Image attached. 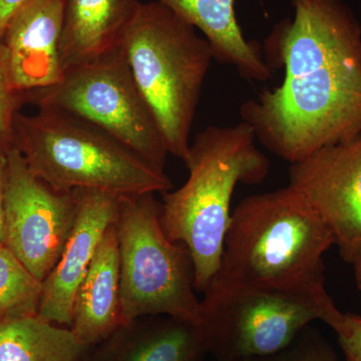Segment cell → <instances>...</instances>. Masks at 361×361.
<instances>
[{
    "instance_id": "cell-1",
    "label": "cell",
    "mask_w": 361,
    "mask_h": 361,
    "mask_svg": "<svg viewBox=\"0 0 361 361\" xmlns=\"http://www.w3.org/2000/svg\"><path fill=\"white\" fill-rule=\"evenodd\" d=\"M266 51L283 82L242 104L240 115L273 154L295 164L361 130V25L344 0H292Z\"/></svg>"
},
{
    "instance_id": "cell-2",
    "label": "cell",
    "mask_w": 361,
    "mask_h": 361,
    "mask_svg": "<svg viewBox=\"0 0 361 361\" xmlns=\"http://www.w3.org/2000/svg\"><path fill=\"white\" fill-rule=\"evenodd\" d=\"M255 140L245 122L209 126L190 144L184 161L189 171L186 183L161 193L164 231L187 247L193 261L195 289L202 293L220 269L235 188L239 183L261 184L269 172V161Z\"/></svg>"
},
{
    "instance_id": "cell-3",
    "label": "cell",
    "mask_w": 361,
    "mask_h": 361,
    "mask_svg": "<svg viewBox=\"0 0 361 361\" xmlns=\"http://www.w3.org/2000/svg\"><path fill=\"white\" fill-rule=\"evenodd\" d=\"M334 245L329 228L288 185L237 205L215 277L245 286L312 290L324 286L323 256Z\"/></svg>"
},
{
    "instance_id": "cell-4",
    "label": "cell",
    "mask_w": 361,
    "mask_h": 361,
    "mask_svg": "<svg viewBox=\"0 0 361 361\" xmlns=\"http://www.w3.org/2000/svg\"><path fill=\"white\" fill-rule=\"evenodd\" d=\"M13 146L33 174L59 192L94 190L116 197L165 193L173 183L164 171L80 116L39 108L13 122Z\"/></svg>"
},
{
    "instance_id": "cell-5",
    "label": "cell",
    "mask_w": 361,
    "mask_h": 361,
    "mask_svg": "<svg viewBox=\"0 0 361 361\" xmlns=\"http://www.w3.org/2000/svg\"><path fill=\"white\" fill-rule=\"evenodd\" d=\"M137 89L168 154L186 160L212 45L159 0L140 4L122 44Z\"/></svg>"
},
{
    "instance_id": "cell-6",
    "label": "cell",
    "mask_w": 361,
    "mask_h": 361,
    "mask_svg": "<svg viewBox=\"0 0 361 361\" xmlns=\"http://www.w3.org/2000/svg\"><path fill=\"white\" fill-rule=\"evenodd\" d=\"M116 227L122 322L165 315L200 326L191 254L164 231L154 194L121 197Z\"/></svg>"
},
{
    "instance_id": "cell-7",
    "label": "cell",
    "mask_w": 361,
    "mask_h": 361,
    "mask_svg": "<svg viewBox=\"0 0 361 361\" xmlns=\"http://www.w3.org/2000/svg\"><path fill=\"white\" fill-rule=\"evenodd\" d=\"M336 308L324 286L280 290L215 277L201 300L200 329L215 361H244L284 350L310 322H324Z\"/></svg>"
},
{
    "instance_id": "cell-8",
    "label": "cell",
    "mask_w": 361,
    "mask_h": 361,
    "mask_svg": "<svg viewBox=\"0 0 361 361\" xmlns=\"http://www.w3.org/2000/svg\"><path fill=\"white\" fill-rule=\"evenodd\" d=\"M23 104L59 109L94 123L164 171L168 151L122 47L66 71L59 84L23 92Z\"/></svg>"
},
{
    "instance_id": "cell-9",
    "label": "cell",
    "mask_w": 361,
    "mask_h": 361,
    "mask_svg": "<svg viewBox=\"0 0 361 361\" xmlns=\"http://www.w3.org/2000/svg\"><path fill=\"white\" fill-rule=\"evenodd\" d=\"M4 245L44 282L58 263L77 216L75 192L39 179L16 147L4 157Z\"/></svg>"
},
{
    "instance_id": "cell-10",
    "label": "cell",
    "mask_w": 361,
    "mask_h": 361,
    "mask_svg": "<svg viewBox=\"0 0 361 361\" xmlns=\"http://www.w3.org/2000/svg\"><path fill=\"white\" fill-rule=\"evenodd\" d=\"M289 186L329 228L341 258L361 254V130L292 164Z\"/></svg>"
},
{
    "instance_id": "cell-11",
    "label": "cell",
    "mask_w": 361,
    "mask_h": 361,
    "mask_svg": "<svg viewBox=\"0 0 361 361\" xmlns=\"http://www.w3.org/2000/svg\"><path fill=\"white\" fill-rule=\"evenodd\" d=\"M78 210L75 225L58 263L42 282L37 316L44 322L70 327L75 294L89 270L104 233L116 222L120 197L73 190Z\"/></svg>"
},
{
    "instance_id": "cell-12",
    "label": "cell",
    "mask_w": 361,
    "mask_h": 361,
    "mask_svg": "<svg viewBox=\"0 0 361 361\" xmlns=\"http://www.w3.org/2000/svg\"><path fill=\"white\" fill-rule=\"evenodd\" d=\"M63 0H30L4 30L9 66L20 92L47 89L63 78L61 39Z\"/></svg>"
},
{
    "instance_id": "cell-13",
    "label": "cell",
    "mask_w": 361,
    "mask_h": 361,
    "mask_svg": "<svg viewBox=\"0 0 361 361\" xmlns=\"http://www.w3.org/2000/svg\"><path fill=\"white\" fill-rule=\"evenodd\" d=\"M94 348L87 361H203L208 355L200 326L165 315L122 323Z\"/></svg>"
},
{
    "instance_id": "cell-14",
    "label": "cell",
    "mask_w": 361,
    "mask_h": 361,
    "mask_svg": "<svg viewBox=\"0 0 361 361\" xmlns=\"http://www.w3.org/2000/svg\"><path fill=\"white\" fill-rule=\"evenodd\" d=\"M122 323L120 255L115 222L104 233L78 287L68 329L80 343L92 348Z\"/></svg>"
},
{
    "instance_id": "cell-15",
    "label": "cell",
    "mask_w": 361,
    "mask_h": 361,
    "mask_svg": "<svg viewBox=\"0 0 361 361\" xmlns=\"http://www.w3.org/2000/svg\"><path fill=\"white\" fill-rule=\"evenodd\" d=\"M140 4L139 0H63V73L116 51Z\"/></svg>"
},
{
    "instance_id": "cell-16",
    "label": "cell",
    "mask_w": 361,
    "mask_h": 361,
    "mask_svg": "<svg viewBox=\"0 0 361 361\" xmlns=\"http://www.w3.org/2000/svg\"><path fill=\"white\" fill-rule=\"evenodd\" d=\"M191 23L212 45L215 61L234 66L247 80L266 82L272 77L255 42L242 32L235 0H159Z\"/></svg>"
},
{
    "instance_id": "cell-17",
    "label": "cell",
    "mask_w": 361,
    "mask_h": 361,
    "mask_svg": "<svg viewBox=\"0 0 361 361\" xmlns=\"http://www.w3.org/2000/svg\"><path fill=\"white\" fill-rule=\"evenodd\" d=\"M90 349L39 316L0 320V361H87Z\"/></svg>"
},
{
    "instance_id": "cell-18",
    "label": "cell",
    "mask_w": 361,
    "mask_h": 361,
    "mask_svg": "<svg viewBox=\"0 0 361 361\" xmlns=\"http://www.w3.org/2000/svg\"><path fill=\"white\" fill-rule=\"evenodd\" d=\"M42 282L0 243V320L37 316Z\"/></svg>"
},
{
    "instance_id": "cell-19",
    "label": "cell",
    "mask_w": 361,
    "mask_h": 361,
    "mask_svg": "<svg viewBox=\"0 0 361 361\" xmlns=\"http://www.w3.org/2000/svg\"><path fill=\"white\" fill-rule=\"evenodd\" d=\"M23 104V92L16 90L9 66L8 51L0 39V153L13 147V122Z\"/></svg>"
},
{
    "instance_id": "cell-20",
    "label": "cell",
    "mask_w": 361,
    "mask_h": 361,
    "mask_svg": "<svg viewBox=\"0 0 361 361\" xmlns=\"http://www.w3.org/2000/svg\"><path fill=\"white\" fill-rule=\"evenodd\" d=\"M244 361H337L336 353L319 332L303 330L295 341L275 355Z\"/></svg>"
},
{
    "instance_id": "cell-21",
    "label": "cell",
    "mask_w": 361,
    "mask_h": 361,
    "mask_svg": "<svg viewBox=\"0 0 361 361\" xmlns=\"http://www.w3.org/2000/svg\"><path fill=\"white\" fill-rule=\"evenodd\" d=\"M324 323L336 332L345 361H361V315L336 307Z\"/></svg>"
},
{
    "instance_id": "cell-22",
    "label": "cell",
    "mask_w": 361,
    "mask_h": 361,
    "mask_svg": "<svg viewBox=\"0 0 361 361\" xmlns=\"http://www.w3.org/2000/svg\"><path fill=\"white\" fill-rule=\"evenodd\" d=\"M30 0H0V39L4 37L9 20Z\"/></svg>"
},
{
    "instance_id": "cell-23",
    "label": "cell",
    "mask_w": 361,
    "mask_h": 361,
    "mask_svg": "<svg viewBox=\"0 0 361 361\" xmlns=\"http://www.w3.org/2000/svg\"><path fill=\"white\" fill-rule=\"evenodd\" d=\"M6 154L0 153V243L4 244V168Z\"/></svg>"
},
{
    "instance_id": "cell-24",
    "label": "cell",
    "mask_w": 361,
    "mask_h": 361,
    "mask_svg": "<svg viewBox=\"0 0 361 361\" xmlns=\"http://www.w3.org/2000/svg\"><path fill=\"white\" fill-rule=\"evenodd\" d=\"M353 265V268H355L356 286H357L358 290L361 291V254Z\"/></svg>"
},
{
    "instance_id": "cell-25",
    "label": "cell",
    "mask_w": 361,
    "mask_h": 361,
    "mask_svg": "<svg viewBox=\"0 0 361 361\" xmlns=\"http://www.w3.org/2000/svg\"><path fill=\"white\" fill-rule=\"evenodd\" d=\"M214 361H215V360H214Z\"/></svg>"
}]
</instances>
